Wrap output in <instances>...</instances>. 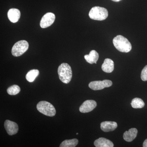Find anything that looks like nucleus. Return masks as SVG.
<instances>
[{
	"instance_id": "obj_7",
	"label": "nucleus",
	"mask_w": 147,
	"mask_h": 147,
	"mask_svg": "<svg viewBox=\"0 0 147 147\" xmlns=\"http://www.w3.org/2000/svg\"><path fill=\"white\" fill-rule=\"evenodd\" d=\"M55 15L54 13L48 12L44 15L40 21V26L42 28H45L51 26L55 22Z\"/></svg>"
},
{
	"instance_id": "obj_14",
	"label": "nucleus",
	"mask_w": 147,
	"mask_h": 147,
	"mask_svg": "<svg viewBox=\"0 0 147 147\" xmlns=\"http://www.w3.org/2000/svg\"><path fill=\"white\" fill-rule=\"evenodd\" d=\"M101 68L102 71L106 73H111L114 69V63L113 61L110 59H106L102 64Z\"/></svg>"
},
{
	"instance_id": "obj_4",
	"label": "nucleus",
	"mask_w": 147,
	"mask_h": 147,
	"mask_svg": "<svg viewBox=\"0 0 147 147\" xmlns=\"http://www.w3.org/2000/svg\"><path fill=\"white\" fill-rule=\"evenodd\" d=\"M37 109L42 114L49 117H53L56 115V111L51 103L46 101H41L38 103Z\"/></svg>"
},
{
	"instance_id": "obj_1",
	"label": "nucleus",
	"mask_w": 147,
	"mask_h": 147,
	"mask_svg": "<svg viewBox=\"0 0 147 147\" xmlns=\"http://www.w3.org/2000/svg\"><path fill=\"white\" fill-rule=\"evenodd\" d=\"M113 43L116 49L122 53H128L131 51L132 47L128 39L120 35L114 38Z\"/></svg>"
},
{
	"instance_id": "obj_12",
	"label": "nucleus",
	"mask_w": 147,
	"mask_h": 147,
	"mask_svg": "<svg viewBox=\"0 0 147 147\" xmlns=\"http://www.w3.org/2000/svg\"><path fill=\"white\" fill-rule=\"evenodd\" d=\"M138 130L136 128H132L129 129L128 131L124 132L123 135V139L127 142H130L137 137Z\"/></svg>"
},
{
	"instance_id": "obj_19",
	"label": "nucleus",
	"mask_w": 147,
	"mask_h": 147,
	"mask_svg": "<svg viewBox=\"0 0 147 147\" xmlns=\"http://www.w3.org/2000/svg\"><path fill=\"white\" fill-rule=\"evenodd\" d=\"M21 88L18 86L16 85H13L9 87L7 89V92L10 95H15L20 92Z\"/></svg>"
},
{
	"instance_id": "obj_21",
	"label": "nucleus",
	"mask_w": 147,
	"mask_h": 147,
	"mask_svg": "<svg viewBox=\"0 0 147 147\" xmlns=\"http://www.w3.org/2000/svg\"><path fill=\"white\" fill-rule=\"evenodd\" d=\"M143 146L144 147H147V139L145 140L143 143Z\"/></svg>"
},
{
	"instance_id": "obj_16",
	"label": "nucleus",
	"mask_w": 147,
	"mask_h": 147,
	"mask_svg": "<svg viewBox=\"0 0 147 147\" xmlns=\"http://www.w3.org/2000/svg\"><path fill=\"white\" fill-rule=\"evenodd\" d=\"M39 73V71L38 69H32L27 74L26 79L29 82H33L38 76Z\"/></svg>"
},
{
	"instance_id": "obj_15",
	"label": "nucleus",
	"mask_w": 147,
	"mask_h": 147,
	"mask_svg": "<svg viewBox=\"0 0 147 147\" xmlns=\"http://www.w3.org/2000/svg\"><path fill=\"white\" fill-rule=\"evenodd\" d=\"M99 58V55L96 51L92 50L90 53L89 55L84 56V58L87 62L90 64L96 63Z\"/></svg>"
},
{
	"instance_id": "obj_11",
	"label": "nucleus",
	"mask_w": 147,
	"mask_h": 147,
	"mask_svg": "<svg viewBox=\"0 0 147 147\" xmlns=\"http://www.w3.org/2000/svg\"><path fill=\"white\" fill-rule=\"evenodd\" d=\"M117 127V124L114 121L102 122L100 124V128L104 132L114 131Z\"/></svg>"
},
{
	"instance_id": "obj_10",
	"label": "nucleus",
	"mask_w": 147,
	"mask_h": 147,
	"mask_svg": "<svg viewBox=\"0 0 147 147\" xmlns=\"http://www.w3.org/2000/svg\"><path fill=\"white\" fill-rule=\"evenodd\" d=\"M7 16L11 22L16 23L18 22L21 17V12L19 9L16 8L10 9L8 11Z\"/></svg>"
},
{
	"instance_id": "obj_17",
	"label": "nucleus",
	"mask_w": 147,
	"mask_h": 147,
	"mask_svg": "<svg viewBox=\"0 0 147 147\" xmlns=\"http://www.w3.org/2000/svg\"><path fill=\"white\" fill-rule=\"evenodd\" d=\"M78 139H74L69 140H65L62 142L60 147H75L78 144Z\"/></svg>"
},
{
	"instance_id": "obj_22",
	"label": "nucleus",
	"mask_w": 147,
	"mask_h": 147,
	"mask_svg": "<svg viewBox=\"0 0 147 147\" xmlns=\"http://www.w3.org/2000/svg\"><path fill=\"white\" fill-rule=\"evenodd\" d=\"M111 1H113L116 2H117L120 1H121V0H111Z\"/></svg>"
},
{
	"instance_id": "obj_20",
	"label": "nucleus",
	"mask_w": 147,
	"mask_h": 147,
	"mask_svg": "<svg viewBox=\"0 0 147 147\" xmlns=\"http://www.w3.org/2000/svg\"><path fill=\"white\" fill-rule=\"evenodd\" d=\"M141 79L144 82L147 81V65H146L142 70Z\"/></svg>"
},
{
	"instance_id": "obj_5",
	"label": "nucleus",
	"mask_w": 147,
	"mask_h": 147,
	"mask_svg": "<svg viewBox=\"0 0 147 147\" xmlns=\"http://www.w3.org/2000/svg\"><path fill=\"white\" fill-rule=\"evenodd\" d=\"M28 48L29 43L26 40H20L13 45L11 49V54L14 57H19L26 53Z\"/></svg>"
},
{
	"instance_id": "obj_9",
	"label": "nucleus",
	"mask_w": 147,
	"mask_h": 147,
	"mask_svg": "<svg viewBox=\"0 0 147 147\" xmlns=\"http://www.w3.org/2000/svg\"><path fill=\"white\" fill-rule=\"evenodd\" d=\"M4 127L7 134L11 136L16 134L18 132V124L12 121L9 120H6L4 123Z\"/></svg>"
},
{
	"instance_id": "obj_13",
	"label": "nucleus",
	"mask_w": 147,
	"mask_h": 147,
	"mask_svg": "<svg viewBox=\"0 0 147 147\" xmlns=\"http://www.w3.org/2000/svg\"><path fill=\"white\" fill-rule=\"evenodd\" d=\"M94 145L96 147H113L114 144L110 140L105 138H99L94 141Z\"/></svg>"
},
{
	"instance_id": "obj_8",
	"label": "nucleus",
	"mask_w": 147,
	"mask_h": 147,
	"mask_svg": "<svg viewBox=\"0 0 147 147\" xmlns=\"http://www.w3.org/2000/svg\"><path fill=\"white\" fill-rule=\"evenodd\" d=\"M97 105L94 100H88L83 102L79 108V111L82 113H88L92 111Z\"/></svg>"
},
{
	"instance_id": "obj_3",
	"label": "nucleus",
	"mask_w": 147,
	"mask_h": 147,
	"mask_svg": "<svg viewBox=\"0 0 147 147\" xmlns=\"http://www.w3.org/2000/svg\"><path fill=\"white\" fill-rule=\"evenodd\" d=\"M89 16L90 18L93 20L103 21L108 17V11L104 7H94L90 10Z\"/></svg>"
},
{
	"instance_id": "obj_18",
	"label": "nucleus",
	"mask_w": 147,
	"mask_h": 147,
	"mask_svg": "<svg viewBox=\"0 0 147 147\" xmlns=\"http://www.w3.org/2000/svg\"><path fill=\"white\" fill-rule=\"evenodd\" d=\"M131 105L132 108L135 109H138V108H144L145 105V103L141 98H135L132 99Z\"/></svg>"
},
{
	"instance_id": "obj_23",
	"label": "nucleus",
	"mask_w": 147,
	"mask_h": 147,
	"mask_svg": "<svg viewBox=\"0 0 147 147\" xmlns=\"http://www.w3.org/2000/svg\"><path fill=\"white\" fill-rule=\"evenodd\" d=\"M76 134H78V133H76Z\"/></svg>"
},
{
	"instance_id": "obj_6",
	"label": "nucleus",
	"mask_w": 147,
	"mask_h": 147,
	"mask_svg": "<svg viewBox=\"0 0 147 147\" xmlns=\"http://www.w3.org/2000/svg\"><path fill=\"white\" fill-rule=\"evenodd\" d=\"M113 85L112 81L109 80H104L102 81H93L89 84L90 88L94 90H98L103 89L104 88H109Z\"/></svg>"
},
{
	"instance_id": "obj_2",
	"label": "nucleus",
	"mask_w": 147,
	"mask_h": 147,
	"mask_svg": "<svg viewBox=\"0 0 147 147\" xmlns=\"http://www.w3.org/2000/svg\"><path fill=\"white\" fill-rule=\"evenodd\" d=\"M58 72L60 80L63 83L67 84L71 81L72 76V70L68 64L62 63L59 67Z\"/></svg>"
}]
</instances>
